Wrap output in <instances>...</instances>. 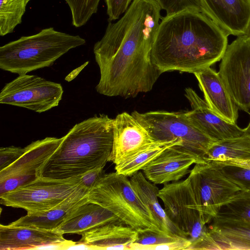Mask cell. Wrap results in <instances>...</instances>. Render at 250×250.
Segmentation results:
<instances>
[{"label":"cell","mask_w":250,"mask_h":250,"mask_svg":"<svg viewBox=\"0 0 250 250\" xmlns=\"http://www.w3.org/2000/svg\"><path fill=\"white\" fill-rule=\"evenodd\" d=\"M161 10L154 0H133L123 16L109 22L93 47L100 72L98 93L127 98L151 90L162 74L151 58Z\"/></svg>","instance_id":"obj_1"},{"label":"cell","mask_w":250,"mask_h":250,"mask_svg":"<svg viewBox=\"0 0 250 250\" xmlns=\"http://www.w3.org/2000/svg\"><path fill=\"white\" fill-rule=\"evenodd\" d=\"M228 36L201 12L166 16L155 38L152 62L162 74L179 71L194 74L221 60Z\"/></svg>","instance_id":"obj_2"},{"label":"cell","mask_w":250,"mask_h":250,"mask_svg":"<svg viewBox=\"0 0 250 250\" xmlns=\"http://www.w3.org/2000/svg\"><path fill=\"white\" fill-rule=\"evenodd\" d=\"M38 176L65 180L104 167L113 143V119L100 114L76 124L63 136Z\"/></svg>","instance_id":"obj_3"},{"label":"cell","mask_w":250,"mask_h":250,"mask_svg":"<svg viewBox=\"0 0 250 250\" xmlns=\"http://www.w3.org/2000/svg\"><path fill=\"white\" fill-rule=\"evenodd\" d=\"M79 35L53 27L8 42L0 47V68L18 75L48 67L70 50L85 44Z\"/></svg>","instance_id":"obj_4"},{"label":"cell","mask_w":250,"mask_h":250,"mask_svg":"<svg viewBox=\"0 0 250 250\" xmlns=\"http://www.w3.org/2000/svg\"><path fill=\"white\" fill-rule=\"evenodd\" d=\"M128 177L116 172L103 174L89 190L88 201L107 209L122 223L136 230L159 228Z\"/></svg>","instance_id":"obj_5"},{"label":"cell","mask_w":250,"mask_h":250,"mask_svg":"<svg viewBox=\"0 0 250 250\" xmlns=\"http://www.w3.org/2000/svg\"><path fill=\"white\" fill-rule=\"evenodd\" d=\"M132 115L156 141H179L182 146L204 158L215 140L198 129L185 112L154 111Z\"/></svg>","instance_id":"obj_6"},{"label":"cell","mask_w":250,"mask_h":250,"mask_svg":"<svg viewBox=\"0 0 250 250\" xmlns=\"http://www.w3.org/2000/svg\"><path fill=\"white\" fill-rule=\"evenodd\" d=\"M188 178L206 224L211 222L226 204L250 195L231 181L219 168L208 162L195 164Z\"/></svg>","instance_id":"obj_7"},{"label":"cell","mask_w":250,"mask_h":250,"mask_svg":"<svg viewBox=\"0 0 250 250\" xmlns=\"http://www.w3.org/2000/svg\"><path fill=\"white\" fill-rule=\"evenodd\" d=\"M159 198L171 221L191 243L188 250H201L208 237V230L198 210L188 178L165 184Z\"/></svg>","instance_id":"obj_8"},{"label":"cell","mask_w":250,"mask_h":250,"mask_svg":"<svg viewBox=\"0 0 250 250\" xmlns=\"http://www.w3.org/2000/svg\"><path fill=\"white\" fill-rule=\"evenodd\" d=\"M83 186L81 176L65 180L38 177L33 182L0 196L1 205L38 214L61 204Z\"/></svg>","instance_id":"obj_9"},{"label":"cell","mask_w":250,"mask_h":250,"mask_svg":"<svg viewBox=\"0 0 250 250\" xmlns=\"http://www.w3.org/2000/svg\"><path fill=\"white\" fill-rule=\"evenodd\" d=\"M63 93L60 83L37 75L21 74L3 86L0 103L42 113L57 106Z\"/></svg>","instance_id":"obj_10"},{"label":"cell","mask_w":250,"mask_h":250,"mask_svg":"<svg viewBox=\"0 0 250 250\" xmlns=\"http://www.w3.org/2000/svg\"><path fill=\"white\" fill-rule=\"evenodd\" d=\"M218 74L238 108L250 111V38L238 36L228 45Z\"/></svg>","instance_id":"obj_11"},{"label":"cell","mask_w":250,"mask_h":250,"mask_svg":"<svg viewBox=\"0 0 250 250\" xmlns=\"http://www.w3.org/2000/svg\"><path fill=\"white\" fill-rule=\"evenodd\" d=\"M63 138L47 137L25 146V151L19 159L0 171V196L39 177L41 168L57 150Z\"/></svg>","instance_id":"obj_12"},{"label":"cell","mask_w":250,"mask_h":250,"mask_svg":"<svg viewBox=\"0 0 250 250\" xmlns=\"http://www.w3.org/2000/svg\"><path fill=\"white\" fill-rule=\"evenodd\" d=\"M205 162L192 151L176 145L165 149L142 170L152 183L166 184L178 181L189 173L193 164Z\"/></svg>","instance_id":"obj_13"},{"label":"cell","mask_w":250,"mask_h":250,"mask_svg":"<svg viewBox=\"0 0 250 250\" xmlns=\"http://www.w3.org/2000/svg\"><path fill=\"white\" fill-rule=\"evenodd\" d=\"M155 142L132 114L120 113L113 119V143L108 161L117 165Z\"/></svg>","instance_id":"obj_14"},{"label":"cell","mask_w":250,"mask_h":250,"mask_svg":"<svg viewBox=\"0 0 250 250\" xmlns=\"http://www.w3.org/2000/svg\"><path fill=\"white\" fill-rule=\"evenodd\" d=\"M202 12L228 35H244L250 26V0H199Z\"/></svg>","instance_id":"obj_15"},{"label":"cell","mask_w":250,"mask_h":250,"mask_svg":"<svg viewBox=\"0 0 250 250\" xmlns=\"http://www.w3.org/2000/svg\"><path fill=\"white\" fill-rule=\"evenodd\" d=\"M185 95L191 107V110L185 112L186 115L198 129L212 139L218 141L245 133L244 128L218 116L193 89L186 88Z\"/></svg>","instance_id":"obj_16"},{"label":"cell","mask_w":250,"mask_h":250,"mask_svg":"<svg viewBox=\"0 0 250 250\" xmlns=\"http://www.w3.org/2000/svg\"><path fill=\"white\" fill-rule=\"evenodd\" d=\"M209 107L225 121L236 124L238 107L224 85L218 72L208 67L194 74Z\"/></svg>","instance_id":"obj_17"},{"label":"cell","mask_w":250,"mask_h":250,"mask_svg":"<svg viewBox=\"0 0 250 250\" xmlns=\"http://www.w3.org/2000/svg\"><path fill=\"white\" fill-rule=\"evenodd\" d=\"M208 227V237L202 250H250V223L215 217Z\"/></svg>","instance_id":"obj_18"},{"label":"cell","mask_w":250,"mask_h":250,"mask_svg":"<svg viewBox=\"0 0 250 250\" xmlns=\"http://www.w3.org/2000/svg\"><path fill=\"white\" fill-rule=\"evenodd\" d=\"M64 238L56 231H48L25 227L0 225V250H35L49 244L76 243Z\"/></svg>","instance_id":"obj_19"},{"label":"cell","mask_w":250,"mask_h":250,"mask_svg":"<svg viewBox=\"0 0 250 250\" xmlns=\"http://www.w3.org/2000/svg\"><path fill=\"white\" fill-rule=\"evenodd\" d=\"M89 191V190L83 186L73 195L56 208L38 214H27L9 225L17 227L54 231L79 207L88 201L87 196Z\"/></svg>","instance_id":"obj_20"},{"label":"cell","mask_w":250,"mask_h":250,"mask_svg":"<svg viewBox=\"0 0 250 250\" xmlns=\"http://www.w3.org/2000/svg\"><path fill=\"white\" fill-rule=\"evenodd\" d=\"M81 235L77 243L91 246L96 250H128L137 237V231L122 223H109L86 231Z\"/></svg>","instance_id":"obj_21"},{"label":"cell","mask_w":250,"mask_h":250,"mask_svg":"<svg viewBox=\"0 0 250 250\" xmlns=\"http://www.w3.org/2000/svg\"><path fill=\"white\" fill-rule=\"evenodd\" d=\"M117 223L122 222L112 212L97 204L87 201L79 207L55 230L62 234L81 235L91 229Z\"/></svg>","instance_id":"obj_22"},{"label":"cell","mask_w":250,"mask_h":250,"mask_svg":"<svg viewBox=\"0 0 250 250\" xmlns=\"http://www.w3.org/2000/svg\"><path fill=\"white\" fill-rule=\"evenodd\" d=\"M130 181L135 192L149 210L160 229L188 238L171 221L160 205L158 200L159 189L155 184L146 180L140 171L131 176Z\"/></svg>","instance_id":"obj_23"},{"label":"cell","mask_w":250,"mask_h":250,"mask_svg":"<svg viewBox=\"0 0 250 250\" xmlns=\"http://www.w3.org/2000/svg\"><path fill=\"white\" fill-rule=\"evenodd\" d=\"M136 230L137 237L130 245L129 250H188L191 244L188 238L159 228H146Z\"/></svg>","instance_id":"obj_24"},{"label":"cell","mask_w":250,"mask_h":250,"mask_svg":"<svg viewBox=\"0 0 250 250\" xmlns=\"http://www.w3.org/2000/svg\"><path fill=\"white\" fill-rule=\"evenodd\" d=\"M176 145L182 146V143L179 141H156L138 150L116 165V172L127 177H131L135 173L143 170L165 149Z\"/></svg>","instance_id":"obj_25"},{"label":"cell","mask_w":250,"mask_h":250,"mask_svg":"<svg viewBox=\"0 0 250 250\" xmlns=\"http://www.w3.org/2000/svg\"><path fill=\"white\" fill-rule=\"evenodd\" d=\"M250 159V134L243 135L215 141L208 149L206 162L224 159Z\"/></svg>","instance_id":"obj_26"},{"label":"cell","mask_w":250,"mask_h":250,"mask_svg":"<svg viewBox=\"0 0 250 250\" xmlns=\"http://www.w3.org/2000/svg\"><path fill=\"white\" fill-rule=\"evenodd\" d=\"M30 0H0V35L13 32L21 23L27 4Z\"/></svg>","instance_id":"obj_27"},{"label":"cell","mask_w":250,"mask_h":250,"mask_svg":"<svg viewBox=\"0 0 250 250\" xmlns=\"http://www.w3.org/2000/svg\"><path fill=\"white\" fill-rule=\"evenodd\" d=\"M71 13L72 23L76 27L85 25L98 11L101 0H64Z\"/></svg>","instance_id":"obj_28"},{"label":"cell","mask_w":250,"mask_h":250,"mask_svg":"<svg viewBox=\"0 0 250 250\" xmlns=\"http://www.w3.org/2000/svg\"><path fill=\"white\" fill-rule=\"evenodd\" d=\"M216 217L240 220L250 223V195L233 200L226 204Z\"/></svg>","instance_id":"obj_29"},{"label":"cell","mask_w":250,"mask_h":250,"mask_svg":"<svg viewBox=\"0 0 250 250\" xmlns=\"http://www.w3.org/2000/svg\"><path fill=\"white\" fill-rule=\"evenodd\" d=\"M216 167L242 190L250 193V168L233 165Z\"/></svg>","instance_id":"obj_30"},{"label":"cell","mask_w":250,"mask_h":250,"mask_svg":"<svg viewBox=\"0 0 250 250\" xmlns=\"http://www.w3.org/2000/svg\"><path fill=\"white\" fill-rule=\"evenodd\" d=\"M161 9L166 11V16L172 15L184 11L202 12L199 0H154Z\"/></svg>","instance_id":"obj_31"},{"label":"cell","mask_w":250,"mask_h":250,"mask_svg":"<svg viewBox=\"0 0 250 250\" xmlns=\"http://www.w3.org/2000/svg\"><path fill=\"white\" fill-rule=\"evenodd\" d=\"M25 147L14 146L0 148V171L10 166L19 159L25 151Z\"/></svg>","instance_id":"obj_32"},{"label":"cell","mask_w":250,"mask_h":250,"mask_svg":"<svg viewBox=\"0 0 250 250\" xmlns=\"http://www.w3.org/2000/svg\"><path fill=\"white\" fill-rule=\"evenodd\" d=\"M132 0H104L106 5L108 21L112 22L119 19L124 14L132 2Z\"/></svg>","instance_id":"obj_33"},{"label":"cell","mask_w":250,"mask_h":250,"mask_svg":"<svg viewBox=\"0 0 250 250\" xmlns=\"http://www.w3.org/2000/svg\"><path fill=\"white\" fill-rule=\"evenodd\" d=\"M103 167L96 168L81 175L82 185L90 190L103 175Z\"/></svg>","instance_id":"obj_34"},{"label":"cell","mask_w":250,"mask_h":250,"mask_svg":"<svg viewBox=\"0 0 250 250\" xmlns=\"http://www.w3.org/2000/svg\"><path fill=\"white\" fill-rule=\"evenodd\" d=\"M66 250H95L92 246L82 243L76 242L74 244L68 246Z\"/></svg>","instance_id":"obj_35"},{"label":"cell","mask_w":250,"mask_h":250,"mask_svg":"<svg viewBox=\"0 0 250 250\" xmlns=\"http://www.w3.org/2000/svg\"><path fill=\"white\" fill-rule=\"evenodd\" d=\"M249 114L250 115V112L249 113ZM244 129H245L246 133L250 134V122L249 125H248V126Z\"/></svg>","instance_id":"obj_36"},{"label":"cell","mask_w":250,"mask_h":250,"mask_svg":"<svg viewBox=\"0 0 250 250\" xmlns=\"http://www.w3.org/2000/svg\"><path fill=\"white\" fill-rule=\"evenodd\" d=\"M246 35L249 38H250V28H249V29L248 31V32L247 33Z\"/></svg>","instance_id":"obj_37"}]
</instances>
